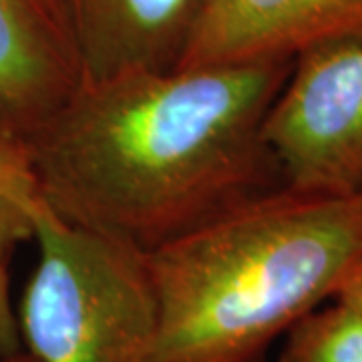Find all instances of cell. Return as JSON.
<instances>
[{
    "label": "cell",
    "mask_w": 362,
    "mask_h": 362,
    "mask_svg": "<svg viewBox=\"0 0 362 362\" xmlns=\"http://www.w3.org/2000/svg\"><path fill=\"white\" fill-rule=\"evenodd\" d=\"M292 63L81 81L26 135L40 199L149 254L284 187L262 125Z\"/></svg>",
    "instance_id": "obj_1"
},
{
    "label": "cell",
    "mask_w": 362,
    "mask_h": 362,
    "mask_svg": "<svg viewBox=\"0 0 362 362\" xmlns=\"http://www.w3.org/2000/svg\"><path fill=\"white\" fill-rule=\"evenodd\" d=\"M147 362H268L272 344L362 266L358 195L280 187L147 254Z\"/></svg>",
    "instance_id": "obj_2"
},
{
    "label": "cell",
    "mask_w": 362,
    "mask_h": 362,
    "mask_svg": "<svg viewBox=\"0 0 362 362\" xmlns=\"http://www.w3.org/2000/svg\"><path fill=\"white\" fill-rule=\"evenodd\" d=\"M33 238L39 262L16 314L28 352L39 362H147L157 330L147 254L45 202Z\"/></svg>",
    "instance_id": "obj_3"
},
{
    "label": "cell",
    "mask_w": 362,
    "mask_h": 362,
    "mask_svg": "<svg viewBox=\"0 0 362 362\" xmlns=\"http://www.w3.org/2000/svg\"><path fill=\"white\" fill-rule=\"evenodd\" d=\"M262 137L290 192L349 197L362 185V37L298 52Z\"/></svg>",
    "instance_id": "obj_4"
},
{
    "label": "cell",
    "mask_w": 362,
    "mask_h": 362,
    "mask_svg": "<svg viewBox=\"0 0 362 362\" xmlns=\"http://www.w3.org/2000/svg\"><path fill=\"white\" fill-rule=\"evenodd\" d=\"M349 37H362V0H204L177 66L290 61Z\"/></svg>",
    "instance_id": "obj_5"
},
{
    "label": "cell",
    "mask_w": 362,
    "mask_h": 362,
    "mask_svg": "<svg viewBox=\"0 0 362 362\" xmlns=\"http://www.w3.org/2000/svg\"><path fill=\"white\" fill-rule=\"evenodd\" d=\"M81 81L180 65L204 0H51Z\"/></svg>",
    "instance_id": "obj_6"
},
{
    "label": "cell",
    "mask_w": 362,
    "mask_h": 362,
    "mask_svg": "<svg viewBox=\"0 0 362 362\" xmlns=\"http://www.w3.org/2000/svg\"><path fill=\"white\" fill-rule=\"evenodd\" d=\"M78 83L77 59L51 0H0V121L26 137Z\"/></svg>",
    "instance_id": "obj_7"
},
{
    "label": "cell",
    "mask_w": 362,
    "mask_h": 362,
    "mask_svg": "<svg viewBox=\"0 0 362 362\" xmlns=\"http://www.w3.org/2000/svg\"><path fill=\"white\" fill-rule=\"evenodd\" d=\"M278 362H362V314L334 300L286 332Z\"/></svg>",
    "instance_id": "obj_8"
},
{
    "label": "cell",
    "mask_w": 362,
    "mask_h": 362,
    "mask_svg": "<svg viewBox=\"0 0 362 362\" xmlns=\"http://www.w3.org/2000/svg\"><path fill=\"white\" fill-rule=\"evenodd\" d=\"M42 204L26 137L0 121V246L33 238V220Z\"/></svg>",
    "instance_id": "obj_9"
},
{
    "label": "cell",
    "mask_w": 362,
    "mask_h": 362,
    "mask_svg": "<svg viewBox=\"0 0 362 362\" xmlns=\"http://www.w3.org/2000/svg\"><path fill=\"white\" fill-rule=\"evenodd\" d=\"M13 247L0 246V354H13L21 350V328L18 316L11 302V262Z\"/></svg>",
    "instance_id": "obj_10"
},
{
    "label": "cell",
    "mask_w": 362,
    "mask_h": 362,
    "mask_svg": "<svg viewBox=\"0 0 362 362\" xmlns=\"http://www.w3.org/2000/svg\"><path fill=\"white\" fill-rule=\"evenodd\" d=\"M334 300L346 304L352 310L361 312L362 314V266L354 272L349 280L344 282V286L338 290Z\"/></svg>",
    "instance_id": "obj_11"
},
{
    "label": "cell",
    "mask_w": 362,
    "mask_h": 362,
    "mask_svg": "<svg viewBox=\"0 0 362 362\" xmlns=\"http://www.w3.org/2000/svg\"><path fill=\"white\" fill-rule=\"evenodd\" d=\"M0 362H39L28 350H18L13 354H0Z\"/></svg>",
    "instance_id": "obj_12"
},
{
    "label": "cell",
    "mask_w": 362,
    "mask_h": 362,
    "mask_svg": "<svg viewBox=\"0 0 362 362\" xmlns=\"http://www.w3.org/2000/svg\"><path fill=\"white\" fill-rule=\"evenodd\" d=\"M356 195H358V199H361V202H362V185H361V189L356 192Z\"/></svg>",
    "instance_id": "obj_13"
}]
</instances>
